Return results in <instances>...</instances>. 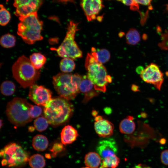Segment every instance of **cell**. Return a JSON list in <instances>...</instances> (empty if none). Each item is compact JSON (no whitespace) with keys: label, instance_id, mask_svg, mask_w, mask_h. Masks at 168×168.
Wrapping results in <instances>:
<instances>
[{"label":"cell","instance_id":"obj_28","mask_svg":"<svg viewBox=\"0 0 168 168\" xmlns=\"http://www.w3.org/2000/svg\"><path fill=\"white\" fill-rule=\"evenodd\" d=\"M49 124L47 119L44 117L37 118L34 123L35 128L39 132H42L45 130L48 127Z\"/></svg>","mask_w":168,"mask_h":168},{"label":"cell","instance_id":"obj_32","mask_svg":"<svg viewBox=\"0 0 168 168\" xmlns=\"http://www.w3.org/2000/svg\"><path fill=\"white\" fill-rule=\"evenodd\" d=\"M121 2L123 4L130 6V8L132 10L138 11L140 13L141 16V13L139 11V7L138 4L135 2L133 0H117Z\"/></svg>","mask_w":168,"mask_h":168},{"label":"cell","instance_id":"obj_47","mask_svg":"<svg viewBox=\"0 0 168 168\" xmlns=\"http://www.w3.org/2000/svg\"><path fill=\"white\" fill-rule=\"evenodd\" d=\"M99 168H104L102 166H100Z\"/></svg>","mask_w":168,"mask_h":168},{"label":"cell","instance_id":"obj_30","mask_svg":"<svg viewBox=\"0 0 168 168\" xmlns=\"http://www.w3.org/2000/svg\"><path fill=\"white\" fill-rule=\"evenodd\" d=\"M63 144L61 142L54 143L50 151L51 152V156L55 157L58 154L62 152L64 149Z\"/></svg>","mask_w":168,"mask_h":168},{"label":"cell","instance_id":"obj_1","mask_svg":"<svg viewBox=\"0 0 168 168\" xmlns=\"http://www.w3.org/2000/svg\"><path fill=\"white\" fill-rule=\"evenodd\" d=\"M73 111V105L69 100L60 96L52 98L44 109L45 117L54 126L67 123Z\"/></svg>","mask_w":168,"mask_h":168},{"label":"cell","instance_id":"obj_40","mask_svg":"<svg viewBox=\"0 0 168 168\" xmlns=\"http://www.w3.org/2000/svg\"><path fill=\"white\" fill-rule=\"evenodd\" d=\"M103 119V118L101 116L98 115L95 117V121H98L101 120Z\"/></svg>","mask_w":168,"mask_h":168},{"label":"cell","instance_id":"obj_43","mask_svg":"<svg viewBox=\"0 0 168 168\" xmlns=\"http://www.w3.org/2000/svg\"><path fill=\"white\" fill-rule=\"evenodd\" d=\"M2 120L1 119L0 120V128H1L2 126L3 123Z\"/></svg>","mask_w":168,"mask_h":168},{"label":"cell","instance_id":"obj_29","mask_svg":"<svg viewBox=\"0 0 168 168\" xmlns=\"http://www.w3.org/2000/svg\"><path fill=\"white\" fill-rule=\"evenodd\" d=\"M0 24L2 26L6 25L9 22L11 16L9 12L4 7L3 5H0Z\"/></svg>","mask_w":168,"mask_h":168},{"label":"cell","instance_id":"obj_36","mask_svg":"<svg viewBox=\"0 0 168 168\" xmlns=\"http://www.w3.org/2000/svg\"><path fill=\"white\" fill-rule=\"evenodd\" d=\"M144 69L142 67L139 66L136 69V71L137 73L140 74L142 72Z\"/></svg>","mask_w":168,"mask_h":168},{"label":"cell","instance_id":"obj_13","mask_svg":"<svg viewBox=\"0 0 168 168\" xmlns=\"http://www.w3.org/2000/svg\"><path fill=\"white\" fill-rule=\"evenodd\" d=\"M81 5L88 21L95 19L104 7L102 0H82Z\"/></svg>","mask_w":168,"mask_h":168},{"label":"cell","instance_id":"obj_11","mask_svg":"<svg viewBox=\"0 0 168 168\" xmlns=\"http://www.w3.org/2000/svg\"><path fill=\"white\" fill-rule=\"evenodd\" d=\"M43 0H15L13 5L16 7L15 14L23 16L37 12Z\"/></svg>","mask_w":168,"mask_h":168},{"label":"cell","instance_id":"obj_7","mask_svg":"<svg viewBox=\"0 0 168 168\" xmlns=\"http://www.w3.org/2000/svg\"><path fill=\"white\" fill-rule=\"evenodd\" d=\"M85 67L87 71L86 76L94 84L95 89L98 91L105 92L108 83L106 80L107 74L105 68L91 53L87 54Z\"/></svg>","mask_w":168,"mask_h":168},{"label":"cell","instance_id":"obj_9","mask_svg":"<svg viewBox=\"0 0 168 168\" xmlns=\"http://www.w3.org/2000/svg\"><path fill=\"white\" fill-rule=\"evenodd\" d=\"M144 82L153 85L160 90L164 81L163 74L159 66L152 63L147 66L140 74Z\"/></svg>","mask_w":168,"mask_h":168},{"label":"cell","instance_id":"obj_6","mask_svg":"<svg viewBox=\"0 0 168 168\" xmlns=\"http://www.w3.org/2000/svg\"><path fill=\"white\" fill-rule=\"evenodd\" d=\"M78 24L70 21L68 24L66 35L62 43L58 48L51 49L52 50L55 51L59 57L73 60L82 57V52L75 40L76 32L79 30Z\"/></svg>","mask_w":168,"mask_h":168},{"label":"cell","instance_id":"obj_20","mask_svg":"<svg viewBox=\"0 0 168 168\" xmlns=\"http://www.w3.org/2000/svg\"><path fill=\"white\" fill-rule=\"evenodd\" d=\"M99 63L103 64L108 61L110 58V54L107 49H105L96 50L92 47L91 53Z\"/></svg>","mask_w":168,"mask_h":168},{"label":"cell","instance_id":"obj_41","mask_svg":"<svg viewBox=\"0 0 168 168\" xmlns=\"http://www.w3.org/2000/svg\"><path fill=\"white\" fill-rule=\"evenodd\" d=\"M97 111L95 110H93L92 111V114L93 116H97Z\"/></svg>","mask_w":168,"mask_h":168},{"label":"cell","instance_id":"obj_45","mask_svg":"<svg viewBox=\"0 0 168 168\" xmlns=\"http://www.w3.org/2000/svg\"><path fill=\"white\" fill-rule=\"evenodd\" d=\"M166 76H167L168 77V72H166Z\"/></svg>","mask_w":168,"mask_h":168},{"label":"cell","instance_id":"obj_4","mask_svg":"<svg viewBox=\"0 0 168 168\" xmlns=\"http://www.w3.org/2000/svg\"><path fill=\"white\" fill-rule=\"evenodd\" d=\"M12 70L13 77L23 88L34 84L40 76V72L24 55L18 58L12 65Z\"/></svg>","mask_w":168,"mask_h":168},{"label":"cell","instance_id":"obj_12","mask_svg":"<svg viewBox=\"0 0 168 168\" xmlns=\"http://www.w3.org/2000/svg\"><path fill=\"white\" fill-rule=\"evenodd\" d=\"M96 152L102 160L108 156L116 155L118 152L117 143L113 138H103L98 142L96 147Z\"/></svg>","mask_w":168,"mask_h":168},{"label":"cell","instance_id":"obj_34","mask_svg":"<svg viewBox=\"0 0 168 168\" xmlns=\"http://www.w3.org/2000/svg\"><path fill=\"white\" fill-rule=\"evenodd\" d=\"M161 160L163 164L168 166V149L164 150L161 152Z\"/></svg>","mask_w":168,"mask_h":168},{"label":"cell","instance_id":"obj_26","mask_svg":"<svg viewBox=\"0 0 168 168\" xmlns=\"http://www.w3.org/2000/svg\"><path fill=\"white\" fill-rule=\"evenodd\" d=\"M1 91L2 94L6 96L12 95L15 91V86L14 84L10 81H5L1 84Z\"/></svg>","mask_w":168,"mask_h":168},{"label":"cell","instance_id":"obj_15","mask_svg":"<svg viewBox=\"0 0 168 168\" xmlns=\"http://www.w3.org/2000/svg\"><path fill=\"white\" fill-rule=\"evenodd\" d=\"M94 128L99 137L109 138L113 134L114 126L110 121L103 119L100 121L95 122Z\"/></svg>","mask_w":168,"mask_h":168},{"label":"cell","instance_id":"obj_16","mask_svg":"<svg viewBox=\"0 0 168 168\" xmlns=\"http://www.w3.org/2000/svg\"><path fill=\"white\" fill-rule=\"evenodd\" d=\"M78 136L77 131L74 128L70 125L65 126L60 133L61 142L64 145L71 144Z\"/></svg>","mask_w":168,"mask_h":168},{"label":"cell","instance_id":"obj_33","mask_svg":"<svg viewBox=\"0 0 168 168\" xmlns=\"http://www.w3.org/2000/svg\"><path fill=\"white\" fill-rule=\"evenodd\" d=\"M162 41L159 44L162 49H168V31L161 35Z\"/></svg>","mask_w":168,"mask_h":168},{"label":"cell","instance_id":"obj_48","mask_svg":"<svg viewBox=\"0 0 168 168\" xmlns=\"http://www.w3.org/2000/svg\"><path fill=\"white\" fill-rule=\"evenodd\" d=\"M167 9H168V4L167 5Z\"/></svg>","mask_w":168,"mask_h":168},{"label":"cell","instance_id":"obj_5","mask_svg":"<svg viewBox=\"0 0 168 168\" xmlns=\"http://www.w3.org/2000/svg\"><path fill=\"white\" fill-rule=\"evenodd\" d=\"M31 105L25 99L14 98L7 106L6 113L8 119L16 126L25 125L32 120L30 114Z\"/></svg>","mask_w":168,"mask_h":168},{"label":"cell","instance_id":"obj_19","mask_svg":"<svg viewBox=\"0 0 168 168\" xmlns=\"http://www.w3.org/2000/svg\"><path fill=\"white\" fill-rule=\"evenodd\" d=\"M49 141L47 138L44 136L38 134L33 138L32 145L36 150L42 152L45 151L48 147Z\"/></svg>","mask_w":168,"mask_h":168},{"label":"cell","instance_id":"obj_2","mask_svg":"<svg viewBox=\"0 0 168 168\" xmlns=\"http://www.w3.org/2000/svg\"><path fill=\"white\" fill-rule=\"evenodd\" d=\"M17 34L26 44H31L43 39L41 32L43 23L39 19L37 12L19 17Z\"/></svg>","mask_w":168,"mask_h":168},{"label":"cell","instance_id":"obj_17","mask_svg":"<svg viewBox=\"0 0 168 168\" xmlns=\"http://www.w3.org/2000/svg\"><path fill=\"white\" fill-rule=\"evenodd\" d=\"M133 119L134 118L131 116H128L123 119L119 125L120 132L126 134L133 133L135 129V124Z\"/></svg>","mask_w":168,"mask_h":168},{"label":"cell","instance_id":"obj_46","mask_svg":"<svg viewBox=\"0 0 168 168\" xmlns=\"http://www.w3.org/2000/svg\"><path fill=\"white\" fill-rule=\"evenodd\" d=\"M89 168V167H88L86 166V167H83V168Z\"/></svg>","mask_w":168,"mask_h":168},{"label":"cell","instance_id":"obj_42","mask_svg":"<svg viewBox=\"0 0 168 168\" xmlns=\"http://www.w3.org/2000/svg\"><path fill=\"white\" fill-rule=\"evenodd\" d=\"M35 128L33 127H30L28 129H29V130L30 132H32L34 130Z\"/></svg>","mask_w":168,"mask_h":168},{"label":"cell","instance_id":"obj_10","mask_svg":"<svg viewBox=\"0 0 168 168\" xmlns=\"http://www.w3.org/2000/svg\"><path fill=\"white\" fill-rule=\"evenodd\" d=\"M52 92L44 86L34 84L30 86L29 97L38 105L44 106L51 99Z\"/></svg>","mask_w":168,"mask_h":168},{"label":"cell","instance_id":"obj_8","mask_svg":"<svg viewBox=\"0 0 168 168\" xmlns=\"http://www.w3.org/2000/svg\"><path fill=\"white\" fill-rule=\"evenodd\" d=\"M0 156L2 158V166L20 168L25 166L29 159L27 152L20 146L15 143L6 145L1 150Z\"/></svg>","mask_w":168,"mask_h":168},{"label":"cell","instance_id":"obj_23","mask_svg":"<svg viewBox=\"0 0 168 168\" xmlns=\"http://www.w3.org/2000/svg\"><path fill=\"white\" fill-rule=\"evenodd\" d=\"M126 40L128 44L132 45H136L140 41V34L136 29L131 28L126 34Z\"/></svg>","mask_w":168,"mask_h":168},{"label":"cell","instance_id":"obj_31","mask_svg":"<svg viewBox=\"0 0 168 168\" xmlns=\"http://www.w3.org/2000/svg\"><path fill=\"white\" fill-rule=\"evenodd\" d=\"M42 111L40 106L31 105L30 110V116L32 119L37 118L41 114Z\"/></svg>","mask_w":168,"mask_h":168},{"label":"cell","instance_id":"obj_38","mask_svg":"<svg viewBox=\"0 0 168 168\" xmlns=\"http://www.w3.org/2000/svg\"><path fill=\"white\" fill-rule=\"evenodd\" d=\"M147 166H145L144 165L139 164L133 168H147Z\"/></svg>","mask_w":168,"mask_h":168},{"label":"cell","instance_id":"obj_21","mask_svg":"<svg viewBox=\"0 0 168 168\" xmlns=\"http://www.w3.org/2000/svg\"><path fill=\"white\" fill-rule=\"evenodd\" d=\"M30 60L34 68L38 70L44 65L46 61V58L44 55L40 53H35L30 55Z\"/></svg>","mask_w":168,"mask_h":168},{"label":"cell","instance_id":"obj_25","mask_svg":"<svg viewBox=\"0 0 168 168\" xmlns=\"http://www.w3.org/2000/svg\"><path fill=\"white\" fill-rule=\"evenodd\" d=\"M102 160L101 166L104 168H116L120 162L119 158L116 155L108 156Z\"/></svg>","mask_w":168,"mask_h":168},{"label":"cell","instance_id":"obj_24","mask_svg":"<svg viewBox=\"0 0 168 168\" xmlns=\"http://www.w3.org/2000/svg\"><path fill=\"white\" fill-rule=\"evenodd\" d=\"M59 67L63 72L68 73L72 72L75 69V64L73 59L63 58L60 62Z\"/></svg>","mask_w":168,"mask_h":168},{"label":"cell","instance_id":"obj_49","mask_svg":"<svg viewBox=\"0 0 168 168\" xmlns=\"http://www.w3.org/2000/svg\"><path fill=\"white\" fill-rule=\"evenodd\" d=\"M147 168H150V167H147Z\"/></svg>","mask_w":168,"mask_h":168},{"label":"cell","instance_id":"obj_39","mask_svg":"<svg viewBox=\"0 0 168 168\" xmlns=\"http://www.w3.org/2000/svg\"><path fill=\"white\" fill-rule=\"evenodd\" d=\"M106 81L108 83H111L112 81V79L111 77L109 75H107L106 78Z\"/></svg>","mask_w":168,"mask_h":168},{"label":"cell","instance_id":"obj_35","mask_svg":"<svg viewBox=\"0 0 168 168\" xmlns=\"http://www.w3.org/2000/svg\"><path fill=\"white\" fill-rule=\"evenodd\" d=\"M133 1L137 4H140L145 6H148L152 7L151 5V2L152 0H133Z\"/></svg>","mask_w":168,"mask_h":168},{"label":"cell","instance_id":"obj_14","mask_svg":"<svg viewBox=\"0 0 168 168\" xmlns=\"http://www.w3.org/2000/svg\"><path fill=\"white\" fill-rule=\"evenodd\" d=\"M80 91L84 94V97L82 101L84 103H86L93 97L97 96L99 92L94 88L92 82L87 77L84 76L79 86Z\"/></svg>","mask_w":168,"mask_h":168},{"label":"cell","instance_id":"obj_37","mask_svg":"<svg viewBox=\"0 0 168 168\" xmlns=\"http://www.w3.org/2000/svg\"><path fill=\"white\" fill-rule=\"evenodd\" d=\"M131 88L132 90L134 91H139L138 86L135 84L132 85Z\"/></svg>","mask_w":168,"mask_h":168},{"label":"cell","instance_id":"obj_44","mask_svg":"<svg viewBox=\"0 0 168 168\" xmlns=\"http://www.w3.org/2000/svg\"><path fill=\"white\" fill-rule=\"evenodd\" d=\"M46 156L47 158H51V156H50V155L49 154H47V155H46Z\"/></svg>","mask_w":168,"mask_h":168},{"label":"cell","instance_id":"obj_3","mask_svg":"<svg viewBox=\"0 0 168 168\" xmlns=\"http://www.w3.org/2000/svg\"><path fill=\"white\" fill-rule=\"evenodd\" d=\"M82 77L78 73H60L53 77V83L60 97L72 100L80 92L79 86Z\"/></svg>","mask_w":168,"mask_h":168},{"label":"cell","instance_id":"obj_18","mask_svg":"<svg viewBox=\"0 0 168 168\" xmlns=\"http://www.w3.org/2000/svg\"><path fill=\"white\" fill-rule=\"evenodd\" d=\"M101 158L99 155L96 152H90L85 156L84 162L86 166L90 168H98Z\"/></svg>","mask_w":168,"mask_h":168},{"label":"cell","instance_id":"obj_27","mask_svg":"<svg viewBox=\"0 0 168 168\" xmlns=\"http://www.w3.org/2000/svg\"><path fill=\"white\" fill-rule=\"evenodd\" d=\"M0 44L3 47L10 48L15 44L16 39L13 35L8 33L2 35L0 39Z\"/></svg>","mask_w":168,"mask_h":168},{"label":"cell","instance_id":"obj_50","mask_svg":"<svg viewBox=\"0 0 168 168\" xmlns=\"http://www.w3.org/2000/svg\"><path fill=\"white\" fill-rule=\"evenodd\" d=\"M8 1V0H6V1L7 2Z\"/></svg>","mask_w":168,"mask_h":168},{"label":"cell","instance_id":"obj_22","mask_svg":"<svg viewBox=\"0 0 168 168\" xmlns=\"http://www.w3.org/2000/svg\"><path fill=\"white\" fill-rule=\"evenodd\" d=\"M28 163L31 168H44L45 165L44 157L39 154H36L31 156Z\"/></svg>","mask_w":168,"mask_h":168}]
</instances>
